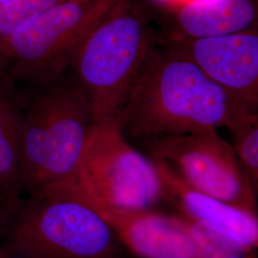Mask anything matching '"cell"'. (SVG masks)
Segmentation results:
<instances>
[{"mask_svg": "<svg viewBox=\"0 0 258 258\" xmlns=\"http://www.w3.org/2000/svg\"><path fill=\"white\" fill-rule=\"evenodd\" d=\"M2 223H3V218H2V215H1V212H0V231H1V228H2Z\"/></svg>", "mask_w": 258, "mask_h": 258, "instance_id": "ac0fdd59", "label": "cell"}, {"mask_svg": "<svg viewBox=\"0 0 258 258\" xmlns=\"http://www.w3.org/2000/svg\"><path fill=\"white\" fill-rule=\"evenodd\" d=\"M118 239L88 205L39 194L5 217L0 251L8 258H119Z\"/></svg>", "mask_w": 258, "mask_h": 258, "instance_id": "277c9868", "label": "cell"}, {"mask_svg": "<svg viewBox=\"0 0 258 258\" xmlns=\"http://www.w3.org/2000/svg\"><path fill=\"white\" fill-rule=\"evenodd\" d=\"M158 1H160V2H162L164 4H167L169 6L175 7V9H177V8L183 6V5L186 4V3H189V2H191L194 0H158Z\"/></svg>", "mask_w": 258, "mask_h": 258, "instance_id": "2e32d148", "label": "cell"}, {"mask_svg": "<svg viewBox=\"0 0 258 258\" xmlns=\"http://www.w3.org/2000/svg\"><path fill=\"white\" fill-rule=\"evenodd\" d=\"M0 258H8L7 256H5L1 251H0Z\"/></svg>", "mask_w": 258, "mask_h": 258, "instance_id": "d6986e66", "label": "cell"}, {"mask_svg": "<svg viewBox=\"0 0 258 258\" xmlns=\"http://www.w3.org/2000/svg\"><path fill=\"white\" fill-rule=\"evenodd\" d=\"M1 67H6V58L3 53L0 51V68Z\"/></svg>", "mask_w": 258, "mask_h": 258, "instance_id": "e0dca14e", "label": "cell"}, {"mask_svg": "<svg viewBox=\"0 0 258 258\" xmlns=\"http://www.w3.org/2000/svg\"><path fill=\"white\" fill-rule=\"evenodd\" d=\"M41 194L66 196L88 205L108 225L118 241L139 258L196 256V243L177 214L120 209L94 194L69 187L52 186Z\"/></svg>", "mask_w": 258, "mask_h": 258, "instance_id": "ba28073f", "label": "cell"}, {"mask_svg": "<svg viewBox=\"0 0 258 258\" xmlns=\"http://www.w3.org/2000/svg\"><path fill=\"white\" fill-rule=\"evenodd\" d=\"M154 48L153 33L136 0H120L86 37L70 66L94 124L119 116Z\"/></svg>", "mask_w": 258, "mask_h": 258, "instance_id": "3957f363", "label": "cell"}, {"mask_svg": "<svg viewBox=\"0 0 258 258\" xmlns=\"http://www.w3.org/2000/svg\"><path fill=\"white\" fill-rule=\"evenodd\" d=\"M8 0H0V5H2L3 3H5V2H7Z\"/></svg>", "mask_w": 258, "mask_h": 258, "instance_id": "ffe728a7", "label": "cell"}, {"mask_svg": "<svg viewBox=\"0 0 258 258\" xmlns=\"http://www.w3.org/2000/svg\"><path fill=\"white\" fill-rule=\"evenodd\" d=\"M256 0H194L175 9L176 37L197 39L254 30Z\"/></svg>", "mask_w": 258, "mask_h": 258, "instance_id": "8fae6325", "label": "cell"}, {"mask_svg": "<svg viewBox=\"0 0 258 258\" xmlns=\"http://www.w3.org/2000/svg\"><path fill=\"white\" fill-rule=\"evenodd\" d=\"M140 145L148 158L171 166L195 189L257 214L256 191L232 146L217 130L165 136Z\"/></svg>", "mask_w": 258, "mask_h": 258, "instance_id": "52a82bcc", "label": "cell"}, {"mask_svg": "<svg viewBox=\"0 0 258 258\" xmlns=\"http://www.w3.org/2000/svg\"><path fill=\"white\" fill-rule=\"evenodd\" d=\"M52 186L81 189L131 211L154 210L165 201L155 163L129 144L116 119L93 124L74 173Z\"/></svg>", "mask_w": 258, "mask_h": 258, "instance_id": "8992f818", "label": "cell"}, {"mask_svg": "<svg viewBox=\"0 0 258 258\" xmlns=\"http://www.w3.org/2000/svg\"><path fill=\"white\" fill-rule=\"evenodd\" d=\"M93 124L89 102L74 77L37 88L23 107L21 192L40 194L72 175Z\"/></svg>", "mask_w": 258, "mask_h": 258, "instance_id": "7a4b0ae2", "label": "cell"}, {"mask_svg": "<svg viewBox=\"0 0 258 258\" xmlns=\"http://www.w3.org/2000/svg\"><path fill=\"white\" fill-rule=\"evenodd\" d=\"M233 136L232 148L240 166L257 192L258 114H252L230 131Z\"/></svg>", "mask_w": 258, "mask_h": 258, "instance_id": "9a60e30c", "label": "cell"}, {"mask_svg": "<svg viewBox=\"0 0 258 258\" xmlns=\"http://www.w3.org/2000/svg\"><path fill=\"white\" fill-rule=\"evenodd\" d=\"M23 105L16 82L0 68V212L5 218L21 201L20 146Z\"/></svg>", "mask_w": 258, "mask_h": 258, "instance_id": "7c38bea8", "label": "cell"}, {"mask_svg": "<svg viewBox=\"0 0 258 258\" xmlns=\"http://www.w3.org/2000/svg\"><path fill=\"white\" fill-rule=\"evenodd\" d=\"M153 162L161 178L164 200L175 208L177 215L200 224L249 249H257V214L195 189L171 166L163 162Z\"/></svg>", "mask_w": 258, "mask_h": 258, "instance_id": "30bf717a", "label": "cell"}, {"mask_svg": "<svg viewBox=\"0 0 258 258\" xmlns=\"http://www.w3.org/2000/svg\"><path fill=\"white\" fill-rule=\"evenodd\" d=\"M181 218L196 243L195 258H256L255 249H249L200 224Z\"/></svg>", "mask_w": 258, "mask_h": 258, "instance_id": "4fadbf2b", "label": "cell"}, {"mask_svg": "<svg viewBox=\"0 0 258 258\" xmlns=\"http://www.w3.org/2000/svg\"><path fill=\"white\" fill-rule=\"evenodd\" d=\"M66 0H8L0 5V51L19 29Z\"/></svg>", "mask_w": 258, "mask_h": 258, "instance_id": "5bb4252c", "label": "cell"}, {"mask_svg": "<svg viewBox=\"0 0 258 258\" xmlns=\"http://www.w3.org/2000/svg\"><path fill=\"white\" fill-rule=\"evenodd\" d=\"M250 115L170 44L151 52L116 120L125 138L141 144L221 127L231 131Z\"/></svg>", "mask_w": 258, "mask_h": 258, "instance_id": "6da1fadb", "label": "cell"}, {"mask_svg": "<svg viewBox=\"0 0 258 258\" xmlns=\"http://www.w3.org/2000/svg\"><path fill=\"white\" fill-rule=\"evenodd\" d=\"M119 1L66 0L19 29L2 49L12 79L36 88L58 80Z\"/></svg>", "mask_w": 258, "mask_h": 258, "instance_id": "5b68a950", "label": "cell"}, {"mask_svg": "<svg viewBox=\"0 0 258 258\" xmlns=\"http://www.w3.org/2000/svg\"><path fill=\"white\" fill-rule=\"evenodd\" d=\"M170 44L190 58L204 74L231 94L249 113H257L256 29L223 37L172 39Z\"/></svg>", "mask_w": 258, "mask_h": 258, "instance_id": "9c48e42d", "label": "cell"}]
</instances>
